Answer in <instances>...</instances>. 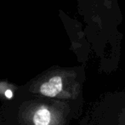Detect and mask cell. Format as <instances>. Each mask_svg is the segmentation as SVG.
<instances>
[{"instance_id": "cell-1", "label": "cell", "mask_w": 125, "mask_h": 125, "mask_svg": "<svg viewBox=\"0 0 125 125\" xmlns=\"http://www.w3.org/2000/svg\"><path fill=\"white\" fill-rule=\"evenodd\" d=\"M68 113L62 100H27L19 108L18 121L21 125H65Z\"/></svg>"}, {"instance_id": "cell-2", "label": "cell", "mask_w": 125, "mask_h": 125, "mask_svg": "<svg viewBox=\"0 0 125 125\" xmlns=\"http://www.w3.org/2000/svg\"><path fill=\"white\" fill-rule=\"evenodd\" d=\"M31 93L57 100H75L80 93V84L73 72H53L34 80L28 87Z\"/></svg>"}]
</instances>
